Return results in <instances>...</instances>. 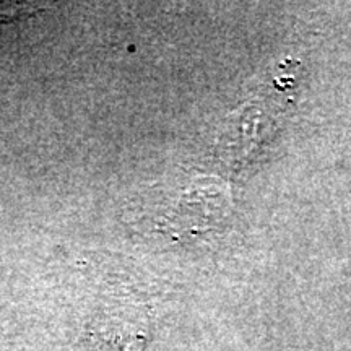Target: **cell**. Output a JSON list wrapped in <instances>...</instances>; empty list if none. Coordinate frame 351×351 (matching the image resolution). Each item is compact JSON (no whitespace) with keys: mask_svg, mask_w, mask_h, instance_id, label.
I'll list each match as a JSON object with an SVG mask.
<instances>
[{"mask_svg":"<svg viewBox=\"0 0 351 351\" xmlns=\"http://www.w3.org/2000/svg\"><path fill=\"white\" fill-rule=\"evenodd\" d=\"M36 12L39 10L28 5H23V3H0V21L23 19V16H28Z\"/></svg>","mask_w":351,"mask_h":351,"instance_id":"cell-1","label":"cell"}]
</instances>
